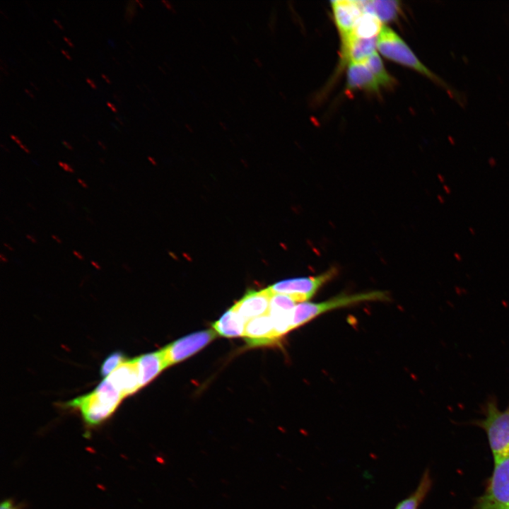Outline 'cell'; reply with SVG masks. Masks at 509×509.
<instances>
[{
    "label": "cell",
    "instance_id": "e575fe53",
    "mask_svg": "<svg viewBox=\"0 0 509 509\" xmlns=\"http://www.w3.org/2000/svg\"><path fill=\"white\" fill-rule=\"evenodd\" d=\"M19 146L27 153H30V150L23 144L19 145Z\"/></svg>",
    "mask_w": 509,
    "mask_h": 509
},
{
    "label": "cell",
    "instance_id": "f546056e",
    "mask_svg": "<svg viewBox=\"0 0 509 509\" xmlns=\"http://www.w3.org/2000/svg\"><path fill=\"white\" fill-rule=\"evenodd\" d=\"M0 259L1 262L6 263L8 262V259L6 256L4 255V254H0Z\"/></svg>",
    "mask_w": 509,
    "mask_h": 509
},
{
    "label": "cell",
    "instance_id": "7402d4cb",
    "mask_svg": "<svg viewBox=\"0 0 509 509\" xmlns=\"http://www.w3.org/2000/svg\"><path fill=\"white\" fill-rule=\"evenodd\" d=\"M58 165H59V167H61L62 168H63V170H64V171H66V172H70V173H74V168H73L70 165H69V164H67V163H64V162L58 161Z\"/></svg>",
    "mask_w": 509,
    "mask_h": 509
},
{
    "label": "cell",
    "instance_id": "3957f363",
    "mask_svg": "<svg viewBox=\"0 0 509 509\" xmlns=\"http://www.w3.org/2000/svg\"><path fill=\"white\" fill-rule=\"evenodd\" d=\"M385 291H373L365 293L339 295L320 303L303 302L297 304L291 312V329H296L329 310L365 301L385 300Z\"/></svg>",
    "mask_w": 509,
    "mask_h": 509
},
{
    "label": "cell",
    "instance_id": "ffe728a7",
    "mask_svg": "<svg viewBox=\"0 0 509 509\" xmlns=\"http://www.w3.org/2000/svg\"><path fill=\"white\" fill-rule=\"evenodd\" d=\"M124 356L119 351L114 352L109 355L103 361L100 374L103 377H107L112 371H114L121 363L124 362Z\"/></svg>",
    "mask_w": 509,
    "mask_h": 509
},
{
    "label": "cell",
    "instance_id": "4dcf8cb0",
    "mask_svg": "<svg viewBox=\"0 0 509 509\" xmlns=\"http://www.w3.org/2000/svg\"><path fill=\"white\" fill-rule=\"evenodd\" d=\"M107 105L108 107H110V109H111L114 112H117L116 107H115V106L113 104H112V103H110V102H107Z\"/></svg>",
    "mask_w": 509,
    "mask_h": 509
},
{
    "label": "cell",
    "instance_id": "7bdbcfd3",
    "mask_svg": "<svg viewBox=\"0 0 509 509\" xmlns=\"http://www.w3.org/2000/svg\"><path fill=\"white\" fill-rule=\"evenodd\" d=\"M115 119H116V120H117V121L120 123V124H122V125L123 124V122L119 119V117H115Z\"/></svg>",
    "mask_w": 509,
    "mask_h": 509
},
{
    "label": "cell",
    "instance_id": "4fadbf2b",
    "mask_svg": "<svg viewBox=\"0 0 509 509\" xmlns=\"http://www.w3.org/2000/svg\"><path fill=\"white\" fill-rule=\"evenodd\" d=\"M380 85L376 78L364 62H351L348 64L346 71L347 90H362L371 93H378Z\"/></svg>",
    "mask_w": 509,
    "mask_h": 509
},
{
    "label": "cell",
    "instance_id": "2e32d148",
    "mask_svg": "<svg viewBox=\"0 0 509 509\" xmlns=\"http://www.w3.org/2000/svg\"><path fill=\"white\" fill-rule=\"evenodd\" d=\"M246 322L232 309L226 311L212 324L213 329L225 337L244 336Z\"/></svg>",
    "mask_w": 509,
    "mask_h": 509
},
{
    "label": "cell",
    "instance_id": "83f0119b",
    "mask_svg": "<svg viewBox=\"0 0 509 509\" xmlns=\"http://www.w3.org/2000/svg\"><path fill=\"white\" fill-rule=\"evenodd\" d=\"M10 137H11L13 140H14L15 142H16V144H18V145L22 144V142L21 141V140H20L17 136H14V135H13V134H11V135H10Z\"/></svg>",
    "mask_w": 509,
    "mask_h": 509
},
{
    "label": "cell",
    "instance_id": "60d3db41",
    "mask_svg": "<svg viewBox=\"0 0 509 509\" xmlns=\"http://www.w3.org/2000/svg\"><path fill=\"white\" fill-rule=\"evenodd\" d=\"M122 267L127 271H130V267L127 263L122 264Z\"/></svg>",
    "mask_w": 509,
    "mask_h": 509
},
{
    "label": "cell",
    "instance_id": "836d02e7",
    "mask_svg": "<svg viewBox=\"0 0 509 509\" xmlns=\"http://www.w3.org/2000/svg\"><path fill=\"white\" fill-rule=\"evenodd\" d=\"M53 21L60 29H64L63 26L60 24L58 20H57L56 18H53Z\"/></svg>",
    "mask_w": 509,
    "mask_h": 509
},
{
    "label": "cell",
    "instance_id": "ba28073f",
    "mask_svg": "<svg viewBox=\"0 0 509 509\" xmlns=\"http://www.w3.org/2000/svg\"><path fill=\"white\" fill-rule=\"evenodd\" d=\"M271 296L269 288L249 291L231 308L247 323L253 318L269 314Z\"/></svg>",
    "mask_w": 509,
    "mask_h": 509
},
{
    "label": "cell",
    "instance_id": "d6a6232c",
    "mask_svg": "<svg viewBox=\"0 0 509 509\" xmlns=\"http://www.w3.org/2000/svg\"><path fill=\"white\" fill-rule=\"evenodd\" d=\"M63 39L70 47H74L72 42L70 41V40L68 37L64 36Z\"/></svg>",
    "mask_w": 509,
    "mask_h": 509
},
{
    "label": "cell",
    "instance_id": "5bb4252c",
    "mask_svg": "<svg viewBox=\"0 0 509 509\" xmlns=\"http://www.w3.org/2000/svg\"><path fill=\"white\" fill-rule=\"evenodd\" d=\"M136 359L141 387L148 385L168 367L162 350L141 355Z\"/></svg>",
    "mask_w": 509,
    "mask_h": 509
},
{
    "label": "cell",
    "instance_id": "ee69618b",
    "mask_svg": "<svg viewBox=\"0 0 509 509\" xmlns=\"http://www.w3.org/2000/svg\"><path fill=\"white\" fill-rule=\"evenodd\" d=\"M30 83L31 86H32L33 87H34L36 90H38V88L35 86L34 83H33L32 82H30Z\"/></svg>",
    "mask_w": 509,
    "mask_h": 509
},
{
    "label": "cell",
    "instance_id": "9c48e42d",
    "mask_svg": "<svg viewBox=\"0 0 509 509\" xmlns=\"http://www.w3.org/2000/svg\"><path fill=\"white\" fill-rule=\"evenodd\" d=\"M106 378L124 397L134 394L141 388L136 358L121 363Z\"/></svg>",
    "mask_w": 509,
    "mask_h": 509
},
{
    "label": "cell",
    "instance_id": "8fae6325",
    "mask_svg": "<svg viewBox=\"0 0 509 509\" xmlns=\"http://www.w3.org/2000/svg\"><path fill=\"white\" fill-rule=\"evenodd\" d=\"M341 54L343 62H363L377 49V37L359 38L353 33L341 37Z\"/></svg>",
    "mask_w": 509,
    "mask_h": 509
},
{
    "label": "cell",
    "instance_id": "f1b7e54d",
    "mask_svg": "<svg viewBox=\"0 0 509 509\" xmlns=\"http://www.w3.org/2000/svg\"><path fill=\"white\" fill-rule=\"evenodd\" d=\"M52 238L59 244H61L62 242V240L56 235H52Z\"/></svg>",
    "mask_w": 509,
    "mask_h": 509
},
{
    "label": "cell",
    "instance_id": "8d00e7d4",
    "mask_svg": "<svg viewBox=\"0 0 509 509\" xmlns=\"http://www.w3.org/2000/svg\"><path fill=\"white\" fill-rule=\"evenodd\" d=\"M98 144L103 150H106V149H107L105 145L102 141H100L98 140Z\"/></svg>",
    "mask_w": 509,
    "mask_h": 509
},
{
    "label": "cell",
    "instance_id": "484cf974",
    "mask_svg": "<svg viewBox=\"0 0 509 509\" xmlns=\"http://www.w3.org/2000/svg\"><path fill=\"white\" fill-rule=\"evenodd\" d=\"M62 143L63 145H64L66 148H68L69 150H73L72 146H71L69 142H67V141H64V140H62Z\"/></svg>",
    "mask_w": 509,
    "mask_h": 509
},
{
    "label": "cell",
    "instance_id": "9a60e30c",
    "mask_svg": "<svg viewBox=\"0 0 509 509\" xmlns=\"http://www.w3.org/2000/svg\"><path fill=\"white\" fill-rule=\"evenodd\" d=\"M359 2L363 13L375 16L382 23L396 20L400 11L399 2L397 1L373 0Z\"/></svg>",
    "mask_w": 509,
    "mask_h": 509
},
{
    "label": "cell",
    "instance_id": "1f68e13d",
    "mask_svg": "<svg viewBox=\"0 0 509 509\" xmlns=\"http://www.w3.org/2000/svg\"><path fill=\"white\" fill-rule=\"evenodd\" d=\"M90 264H92V266H93V267H94L95 268H96L97 269H100L101 268V267L100 266V264H99L97 262L91 261V262H90Z\"/></svg>",
    "mask_w": 509,
    "mask_h": 509
},
{
    "label": "cell",
    "instance_id": "277c9868",
    "mask_svg": "<svg viewBox=\"0 0 509 509\" xmlns=\"http://www.w3.org/2000/svg\"><path fill=\"white\" fill-rule=\"evenodd\" d=\"M484 418L475 421L487 436L493 460L509 455V404L501 410L495 399L487 401Z\"/></svg>",
    "mask_w": 509,
    "mask_h": 509
},
{
    "label": "cell",
    "instance_id": "74e56055",
    "mask_svg": "<svg viewBox=\"0 0 509 509\" xmlns=\"http://www.w3.org/2000/svg\"><path fill=\"white\" fill-rule=\"evenodd\" d=\"M4 246L5 247H6V248H7L8 250H10V251H13V250H14L13 248L11 246H10L8 244H7V243H4Z\"/></svg>",
    "mask_w": 509,
    "mask_h": 509
},
{
    "label": "cell",
    "instance_id": "d590c367",
    "mask_svg": "<svg viewBox=\"0 0 509 509\" xmlns=\"http://www.w3.org/2000/svg\"><path fill=\"white\" fill-rule=\"evenodd\" d=\"M62 53L66 57V59L69 60L71 59V57L69 56V54L64 49H61Z\"/></svg>",
    "mask_w": 509,
    "mask_h": 509
},
{
    "label": "cell",
    "instance_id": "ac0fdd59",
    "mask_svg": "<svg viewBox=\"0 0 509 509\" xmlns=\"http://www.w3.org/2000/svg\"><path fill=\"white\" fill-rule=\"evenodd\" d=\"M382 27V23L378 17L363 13L358 19L352 33L359 38L371 39L378 36Z\"/></svg>",
    "mask_w": 509,
    "mask_h": 509
},
{
    "label": "cell",
    "instance_id": "7a4b0ae2",
    "mask_svg": "<svg viewBox=\"0 0 509 509\" xmlns=\"http://www.w3.org/2000/svg\"><path fill=\"white\" fill-rule=\"evenodd\" d=\"M377 49L386 59L410 68L440 86L448 88L441 78L418 59L404 40L387 26L383 25L377 37Z\"/></svg>",
    "mask_w": 509,
    "mask_h": 509
},
{
    "label": "cell",
    "instance_id": "f35d334b",
    "mask_svg": "<svg viewBox=\"0 0 509 509\" xmlns=\"http://www.w3.org/2000/svg\"><path fill=\"white\" fill-rule=\"evenodd\" d=\"M101 76L106 81L107 83H110V81L105 74H102Z\"/></svg>",
    "mask_w": 509,
    "mask_h": 509
},
{
    "label": "cell",
    "instance_id": "f6af8a7d",
    "mask_svg": "<svg viewBox=\"0 0 509 509\" xmlns=\"http://www.w3.org/2000/svg\"><path fill=\"white\" fill-rule=\"evenodd\" d=\"M100 161L102 163H103V164L105 163V160H104V159L102 158H100Z\"/></svg>",
    "mask_w": 509,
    "mask_h": 509
},
{
    "label": "cell",
    "instance_id": "ab89813d",
    "mask_svg": "<svg viewBox=\"0 0 509 509\" xmlns=\"http://www.w3.org/2000/svg\"><path fill=\"white\" fill-rule=\"evenodd\" d=\"M24 90L30 98H34L33 95L28 89L25 88Z\"/></svg>",
    "mask_w": 509,
    "mask_h": 509
},
{
    "label": "cell",
    "instance_id": "52a82bcc",
    "mask_svg": "<svg viewBox=\"0 0 509 509\" xmlns=\"http://www.w3.org/2000/svg\"><path fill=\"white\" fill-rule=\"evenodd\" d=\"M216 336L213 329L197 332L164 347L162 350L167 366L181 362L206 346Z\"/></svg>",
    "mask_w": 509,
    "mask_h": 509
},
{
    "label": "cell",
    "instance_id": "e0dca14e",
    "mask_svg": "<svg viewBox=\"0 0 509 509\" xmlns=\"http://www.w3.org/2000/svg\"><path fill=\"white\" fill-rule=\"evenodd\" d=\"M433 481L429 469H426L416 488L407 497L400 501L394 509H419L432 487Z\"/></svg>",
    "mask_w": 509,
    "mask_h": 509
},
{
    "label": "cell",
    "instance_id": "8992f818",
    "mask_svg": "<svg viewBox=\"0 0 509 509\" xmlns=\"http://www.w3.org/2000/svg\"><path fill=\"white\" fill-rule=\"evenodd\" d=\"M334 267L315 276L299 277L283 280L270 286L272 293L288 295L300 303L310 299L317 290L337 274Z\"/></svg>",
    "mask_w": 509,
    "mask_h": 509
},
{
    "label": "cell",
    "instance_id": "cb8c5ba5",
    "mask_svg": "<svg viewBox=\"0 0 509 509\" xmlns=\"http://www.w3.org/2000/svg\"><path fill=\"white\" fill-rule=\"evenodd\" d=\"M73 254L79 259V260H83L84 257L78 251L74 250Z\"/></svg>",
    "mask_w": 509,
    "mask_h": 509
},
{
    "label": "cell",
    "instance_id": "d6986e66",
    "mask_svg": "<svg viewBox=\"0 0 509 509\" xmlns=\"http://www.w3.org/2000/svg\"><path fill=\"white\" fill-rule=\"evenodd\" d=\"M363 62L372 72L380 86L390 88L394 86V78L386 70L377 52H375Z\"/></svg>",
    "mask_w": 509,
    "mask_h": 509
},
{
    "label": "cell",
    "instance_id": "30bf717a",
    "mask_svg": "<svg viewBox=\"0 0 509 509\" xmlns=\"http://www.w3.org/2000/svg\"><path fill=\"white\" fill-rule=\"evenodd\" d=\"M331 4L334 21L341 37L351 33L363 13L359 1L339 0Z\"/></svg>",
    "mask_w": 509,
    "mask_h": 509
},
{
    "label": "cell",
    "instance_id": "6da1fadb",
    "mask_svg": "<svg viewBox=\"0 0 509 509\" xmlns=\"http://www.w3.org/2000/svg\"><path fill=\"white\" fill-rule=\"evenodd\" d=\"M124 398L105 378L92 392L76 398L67 406L78 409L87 426H95L107 420Z\"/></svg>",
    "mask_w": 509,
    "mask_h": 509
},
{
    "label": "cell",
    "instance_id": "d4e9b609",
    "mask_svg": "<svg viewBox=\"0 0 509 509\" xmlns=\"http://www.w3.org/2000/svg\"><path fill=\"white\" fill-rule=\"evenodd\" d=\"M77 181H78V182L83 188L87 189V188L88 187V185L86 184V182L84 180H83L82 179L78 178V179H77Z\"/></svg>",
    "mask_w": 509,
    "mask_h": 509
},
{
    "label": "cell",
    "instance_id": "b9f144b4",
    "mask_svg": "<svg viewBox=\"0 0 509 509\" xmlns=\"http://www.w3.org/2000/svg\"><path fill=\"white\" fill-rule=\"evenodd\" d=\"M1 146L2 148H4L6 152H9V150L7 148L6 146H5L4 144H1Z\"/></svg>",
    "mask_w": 509,
    "mask_h": 509
},
{
    "label": "cell",
    "instance_id": "4316f807",
    "mask_svg": "<svg viewBox=\"0 0 509 509\" xmlns=\"http://www.w3.org/2000/svg\"><path fill=\"white\" fill-rule=\"evenodd\" d=\"M86 82L90 86V87H91L92 88H94V89L96 88V85H95V83L91 79L87 78H86Z\"/></svg>",
    "mask_w": 509,
    "mask_h": 509
},
{
    "label": "cell",
    "instance_id": "603a6c76",
    "mask_svg": "<svg viewBox=\"0 0 509 509\" xmlns=\"http://www.w3.org/2000/svg\"><path fill=\"white\" fill-rule=\"evenodd\" d=\"M25 237H26V238H27L28 240H30L31 242H33V243H35H35L37 242V240L35 239V238L34 236L30 235V234H26V235H25Z\"/></svg>",
    "mask_w": 509,
    "mask_h": 509
},
{
    "label": "cell",
    "instance_id": "7c38bea8",
    "mask_svg": "<svg viewBox=\"0 0 509 509\" xmlns=\"http://www.w3.org/2000/svg\"><path fill=\"white\" fill-rule=\"evenodd\" d=\"M243 337L252 346L271 344L279 339L269 314L249 320L245 324Z\"/></svg>",
    "mask_w": 509,
    "mask_h": 509
},
{
    "label": "cell",
    "instance_id": "5b68a950",
    "mask_svg": "<svg viewBox=\"0 0 509 509\" xmlns=\"http://www.w3.org/2000/svg\"><path fill=\"white\" fill-rule=\"evenodd\" d=\"M475 509H509V455L494 460V467Z\"/></svg>",
    "mask_w": 509,
    "mask_h": 509
},
{
    "label": "cell",
    "instance_id": "44dd1931",
    "mask_svg": "<svg viewBox=\"0 0 509 509\" xmlns=\"http://www.w3.org/2000/svg\"><path fill=\"white\" fill-rule=\"evenodd\" d=\"M0 509H18L16 505L11 500H5L1 504Z\"/></svg>",
    "mask_w": 509,
    "mask_h": 509
}]
</instances>
